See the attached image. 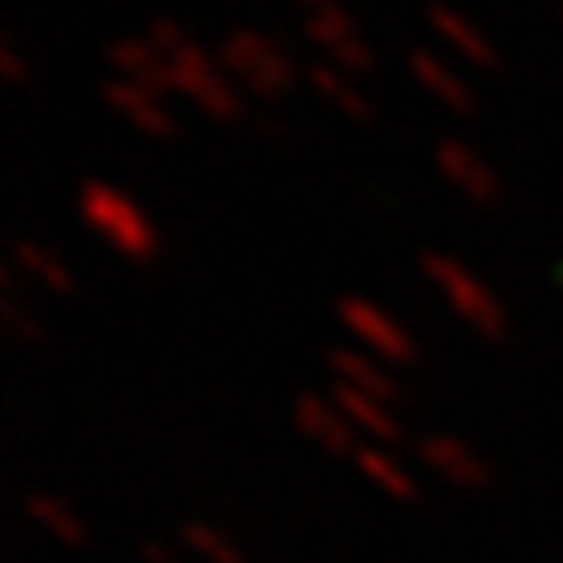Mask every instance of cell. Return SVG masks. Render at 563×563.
Returning <instances> with one entry per match:
<instances>
[{"label": "cell", "mask_w": 563, "mask_h": 563, "mask_svg": "<svg viewBox=\"0 0 563 563\" xmlns=\"http://www.w3.org/2000/svg\"><path fill=\"white\" fill-rule=\"evenodd\" d=\"M76 207H80L85 231L109 244L118 258L151 263L155 254H161V231H155V221L146 217V207H141L132 192H122V188L103 184V179H90L80 188Z\"/></svg>", "instance_id": "obj_1"}, {"label": "cell", "mask_w": 563, "mask_h": 563, "mask_svg": "<svg viewBox=\"0 0 563 563\" xmlns=\"http://www.w3.org/2000/svg\"><path fill=\"white\" fill-rule=\"evenodd\" d=\"M339 324L352 339V347L372 352V357H380L385 366H413L418 362V339L380 301H372V296H343Z\"/></svg>", "instance_id": "obj_5"}, {"label": "cell", "mask_w": 563, "mask_h": 563, "mask_svg": "<svg viewBox=\"0 0 563 563\" xmlns=\"http://www.w3.org/2000/svg\"><path fill=\"white\" fill-rule=\"evenodd\" d=\"M146 38L155 43V52H161V57H179V52L192 43V33L179 24V20H151V29H146Z\"/></svg>", "instance_id": "obj_21"}, {"label": "cell", "mask_w": 563, "mask_h": 563, "mask_svg": "<svg viewBox=\"0 0 563 563\" xmlns=\"http://www.w3.org/2000/svg\"><path fill=\"white\" fill-rule=\"evenodd\" d=\"M179 544L198 563H250L240 544L225 536V526H211V521H184L179 526Z\"/></svg>", "instance_id": "obj_20"}, {"label": "cell", "mask_w": 563, "mask_h": 563, "mask_svg": "<svg viewBox=\"0 0 563 563\" xmlns=\"http://www.w3.org/2000/svg\"><path fill=\"white\" fill-rule=\"evenodd\" d=\"M422 277L432 282L437 296L446 301V310L470 333H479V339H488V343H503L507 333H512V314H507V306L498 301V291H493L474 268H465L461 258H451L442 250H428L422 254Z\"/></svg>", "instance_id": "obj_2"}, {"label": "cell", "mask_w": 563, "mask_h": 563, "mask_svg": "<svg viewBox=\"0 0 563 563\" xmlns=\"http://www.w3.org/2000/svg\"><path fill=\"white\" fill-rule=\"evenodd\" d=\"M329 372L339 385H347V390L376 395L385 404H395V395H399L395 366H385L380 357H372V352H362V347H329Z\"/></svg>", "instance_id": "obj_14"}, {"label": "cell", "mask_w": 563, "mask_h": 563, "mask_svg": "<svg viewBox=\"0 0 563 563\" xmlns=\"http://www.w3.org/2000/svg\"><path fill=\"white\" fill-rule=\"evenodd\" d=\"M418 461L428 465L442 484H451V488L479 493V488L493 484V465H488L470 442H461V437H446V432L418 437Z\"/></svg>", "instance_id": "obj_8"}, {"label": "cell", "mask_w": 563, "mask_h": 563, "mask_svg": "<svg viewBox=\"0 0 563 563\" xmlns=\"http://www.w3.org/2000/svg\"><path fill=\"white\" fill-rule=\"evenodd\" d=\"M0 76H5L10 85H29L33 80V66H29V57L20 52L14 38H0Z\"/></svg>", "instance_id": "obj_22"}, {"label": "cell", "mask_w": 563, "mask_h": 563, "mask_svg": "<svg viewBox=\"0 0 563 563\" xmlns=\"http://www.w3.org/2000/svg\"><path fill=\"white\" fill-rule=\"evenodd\" d=\"M169 76H174V95H184L192 109L217 118V122H240L250 113V95L231 80V70L221 66L217 52H207L198 43H188L179 57H169Z\"/></svg>", "instance_id": "obj_4"}, {"label": "cell", "mask_w": 563, "mask_h": 563, "mask_svg": "<svg viewBox=\"0 0 563 563\" xmlns=\"http://www.w3.org/2000/svg\"><path fill=\"white\" fill-rule=\"evenodd\" d=\"M14 263L38 282L43 291H52V296H76L80 291V277H76V268L57 254V250H47V244H38V240H20L14 244Z\"/></svg>", "instance_id": "obj_18"}, {"label": "cell", "mask_w": 563, "mask_h": 563, "mask_svg": "<svg viewBox=\"0 0 563 563\" xmlns=\"http://www.w3.org/2000/svg\"><path fill=\"white\" fill-rule=\"evenodd\" d=\"M296 5H301V10L310 14V10H320V5H329V0H296Z\"/></svg>", "instance_id": "obj_25"}, {"label": "cell", "mask_w": 563, "mask_h": 563, "mask_svg": "<svg viewBox=\"0 0 563 563\" xmlns=\"http://www.w3.org/2000/svg\"><path fill=\"white\" fill-rule=\"evenodd\" d=\"M5 314H10V324L24 333V343H43L47 339V329H43V320H33V314L20 306V296H10L5 301Z\"/></svg>", "instance_id": "obj_23"}, {"label": "cell", "mask_w": 563, "mask_h": 563, "mask_svg": "<svg viewBox=\"0 0 563 563\" xmlns=\"http://www.w3.org/2000/svg\"><path fill=\"white\" fill-rule=\"evenodd\" d=\"M428 29H432V38L442 43L461 66H474V70H498V66H503L498 43H493L488 33L470 20V14H461L455 5H446V0L428 5Z\"/></svg>", "instance_id": "obj_9"}, {"label": "cell", "mask_w": 563, "mask_h": 563, "mask_svg": "<svg viewBox=\"0 0 563 563\" xmlns=\"http://www.w3.org/2000/svg\"><path fill=\"white\" fill-rule=\"evenodd\" d=\"M301 33L314 43V52H320V62L347 70V76H372V70L380 66L376 57V43L362 33V24L352 20V14L339 5V0H329V5L310 10L301 20Z\"/></svg>", "instance_id": "obj_6"}, {"label": "cell", "mask_w": 563, "mask_h": 563, "mask_svg": "<svg viewBox=\"0 0 563 563\" xmlns=\"http://www.w3.org/2000/svg\"><path fill=\"white\" fill-rule=\"evenodd\" d=\"M24 512H29V521L38 526L43 536L62 540V544H85V540H90L85 521L76 517V507H66L62 498H52V493H29V498H24Z\"/></svg>", "instance_id": "obj_19"}, {"label": "cell", "mask_w": 563, "mask_h": 563, "mask_svg": "<svg viewBox=\"0 0 563 563\" xmlns=\"http://www.w3.org/2000/svg\"><path fill=\"white\" fill-rule=\"evenodd\" d=\"M141 559H146V563H188L192 554L184 550V544H165V540H146V544H141Z\"/></svg>", "instance_id": "obj_24"}, {"label": "cell", "mask_w": 563, "mask_h": 563, "mask_svg": "<svg viewBox=\"0 0 563 563\" xmlns=\"http://www.w3.org/2000/svg\"><path fill=\"white\" fill-rule=\"evenodd\" d=\"M409 70H413V80L428 90L442 109H451L455 118H470L474 109H479V95H474V85L470 76H461V66L446 62L442 52H428V47H413L409 52Z\"/></svg>", "instance_id": "obj_11"}, {"label": "cell", "mask_w": 563, "mask_h": 563, "mask_svg": "<svg viewBox=\"0 0 563 563\" xmlns=\"http://www.w3.org/2000/svg\"><path fill=\"white\" fill-rule=\"evenodd\" d=\"M221 66L231 70V80L240 85L244 95L254 99H282L296 90V80L306 76L301 66H296V57L287 47H282L277 38H268V33L258 29H235L225 33L221 47H217Z\"/></svg>", "instance_id": "obj_3"}, {"label": "cell", "mask_w": 563, "mask_h": 563, "mask_svg": "<svg viewBox=\"0 0 563 563\" xmlns=\"http://www.w3.org/2000/svg\"><path fill=\"white\" fill-rule=\"evenodd\" d=\"M432 161H437V174L461 192V198L470 202H479V207H498L503 202V174L493 169L479 151L470 146V141H437V151H432Z\"/></svg>", "instance_id": "obj_7"}, {"label": "cell", "mask_w": 563, "mask_h": 563, "mask_svg": "<svg viewBox=\"0 0 563 563\" xmlns=\"http://www.w3.org/2000/svg\"><path fill=\"white\" fill-rule=\"evenodd\" d=\"M296 428H301L320 451L347 455V461L366 446L362 432L347 422V413L333 404V395H301V399H296Z\"/></svg>", "instance_id": "obj_10"}, {"label": "cell", "mask_w": 563, "mask_h": 563, "mask_svg": "<svg viewBox=\"0 0 563 563\" xmlns=\"http://www.w3.org/2000/svg\"><path fill=\"white\" fill-rule=\"evenodd\" d=\"M103 57H109V70H113L118 80H132V85H141V90L161 95V99L174 95L169 57H161V52H155V43L146 38V33H136V38H113Z\"/></svg>", "instance_id": "obj_13"}, {"label": "cell", "mask_w": 563, "mask_h": 563, "mask_svg": "<svg viewBox=\"0 0 563 563\" xmlns=\"http://www.w3.org/2000/svg\"><path fill=\"white\" fill-rule=\"evenodd\" d=\"M103 103L128 122V128H136L141 136H174L179 132V118L169 113V103L161 99V95H151V90H141V85H132V80H118V76H109L103 80Z\"/></svg>", "instance_id": "obj_12"}, {"label": "cell", "mask_w": 563, "mask_h": 563, "mask_svg": "<svg viewBox=\"0 0 563 563\" xmlns=\"http://www.w3.org/2000/svg\"><path fill=\"white\" fill-rule=\"evenodd\" d=\"M352 465H357V470H362V479H366V484H376L385 498H395V503H418L413 474H409V465H404L395 451H385V446H376V442H366L357 455H352Z\"/></svg>", "instance_id": "obj_17"}, {"label": "cell", "mask_w": 563, "mask_h": 563, "mask_svg": "<svg viewBox=\"0 0 563 563\" xmlns=\"http://www.w3.org/2000/svg\"><path fill=\"white\" fill-rule=\"evenodd\" d=\"M559 24H563V10H559Z\"/></svg>", "instance_id": "obj_26"}, {"label": "cell", "mask_w": 563, "mask_h": 563, "mask_svg": "<svg viewBox=\"0 0 563 563\" xmlns=\"http://www.w3.org/2000/svg\"><path fill=\"white\" fill-rule=\"evenodd\" d=\"M306 80H310V90L320 95L324 103H333L343 118H352V122H372L376 113H372V95L362 90V80L357 76H347V70H339V66H329V62H310L306 66Z\"/></svg>", "instance_id": "obj_16"}, {"label": "cell", "mask_w": 563, "mask_h": 563, "mask_svg": "<svg viewBox=\"0 0 563 563\" xmlns=\"http://www.w3.org/2000/svg\"><path fill=\"white\" fill-rule=\"evenodd\" d=\"M333 404L347 413V422L362 432V442H376V446H390V442H399L404 437V428H399V418H395V404H385V399H376V395H362V390H347V385H339L333 380Z\"/></svg>", "instance_id": "obj_15"}]
</instances>
